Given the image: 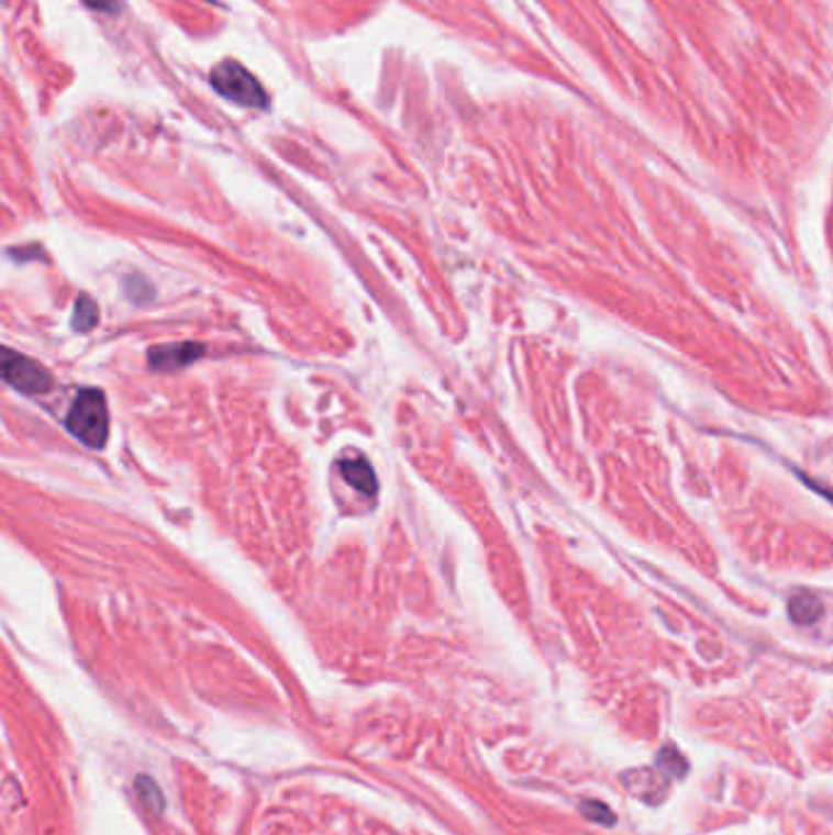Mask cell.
<instances>
[{"mask_svg": "<svg viewBox=\"0 0 833 835\" xmlns=\"http://www.w3.org/2000/svg\"><path fill=\"white\" fill-rule=\"evenodd\" d=\"M108 403L103 391L98 389H84L76 396L71 409L67 413V431L81 439L84 445L93 449H101L108 439Z\"/></svg>", "mask_w": 833, "mask_h": 835, "instance_id": "1", "label": "cell"}, {"mask_svg": "<svg viewBox=\"0 0 833 835\" xmlns=\"http://www.w3.org/2000/svg\"><path fill=\"white\" fill-rule=\"evenodd\" d=\"M0 379L27 396L47 393L54 383L47 367L3 345H0Z\"/></svg>", "mask_w": 833, "mask_h": 835, "instance_id": "2", "label": "cell"}, {"mask_svg": "<svg viewBox=\"0 0 833 835\" xmlns=\"http://www.w3.org/2000/svg\"><path fill=\"white\" fill-rule=\"evenodd\" d=\"M211 84L218 93H223L230 101L247 108H265L267 105V91L262 84L252 76L243 64L237 62H223L218 64L211 74Z\"/></svg>", "mask_w": 833, "mask_h": 835, "instance_id": "3", "label": "cell"}, {"mask_svg": "<svg viewBox=\"0 0 833 835\" xmlns=\"http://www.w3.org/2000/svg\"><path fill=\"white\" fill-rule=\"evenodd\" d=\"M206 347L196 343H181V345H162L149 349V367L162 371H174L186 365H191L199 357H203Z\"/></svg>", "mask_w": 833, "mask_h": 835, "instance_id": "4", "label": "cell"}, {"mask_svg": "<svg viewBox=\"0 0 833 835\" xmlns=\"http://www.w3.org/2000/svg\"><path fill=\"white\" fill-rule=\"evenodd\" d=\"M340 469H343V477L347 483H353V487L362 493H367V497H371V493L377 491V479H375V471H371L369 461L365 459H343V465H340Z\"/></svg>", "mask_w": 833, "mask_h": 835, "instance_id": "5", "label": "cell"}, {"mask_svg": "<svg viewBox=\"0 0 833 835\" xmlns=\"http://www.w3.org/2000/svg\"><path fill=\"white\" fill-rule=\"evenodd\" d=\"M789 613H792V619L797 623L809 625L821 615V601L817 597H811V593H799V597L789 601Z\"/></svg>", "mask_w": 833, "mask_h": 835, "instance_id": "6", "label": "cell"}, {"mask_svg": "<svg viewBox=\"0 0 833 835\" xmlns=\"http://www.w3.org/2000/svg\"><path fill=\"white\" fill-rule=\"evenodd\" d=\"M74 330H79V333H89V330L96 327L98 323V305L93 303L91 296H79L76 299V308H74Z\"/></svg>", "mask_w": 833, "mask_h": 835, "instance_id": "7", "label": "cell"}, {"mask_svg": "<svg viewBox=\"0 0 833 835\" xmlns=\"http://www.w3.org/2000/svg\"><path fill=\"white\" fill-rule=\"evenodd\" d=\"M137 794H140V799H142V804H145L147 806V811L149 813H155V816H159V813L164 811V794H162V789H159V784L155 782V779H152V777H137Z\"/></svg>", "mask_w": 833, "mask_h": 835, "instance_id": "8", "label": "cell"}, {"mask_svg": "<svg viewBox=\"0 0 833 835\" xmlns=\"http://www.w3.org/2000/svg\"><path fill=\"white\" fill-rule=\"evenodd\" d=\"M582 811L587 813V816L591 821H601V823H607V826H611V823H613V813L604 804H597V801H595V804H585Z\"/></svg>", "mask_w": 833, "mask_h": 835, "instance_id": "9", "label": "cell"}, {"mask_svg": "<svg viewBox=\"0 0 833 835\" xmlns=\"http://www.w3.org/2000/svg\"><path fill=\"white\" fill-rule=\"evenodd\" d=\"M84 3L96 10H105V13H115L118 10V0H84Z\"/></svg>", "mask_w": 833, "mask_h": 835, "instance_id": "10", "label": "cell"}]
</instances>
